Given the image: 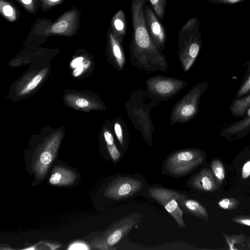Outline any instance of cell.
<instances>
[{"label":"cell","mask_w":250,"mask_h":250,"mask_svg":"<svg viewBox=\"0 0 250 250\" xmlns=\"http://www.w3.org/2000/svg\"><path fill=\"white\" fill-rule=\"evenodd\" d=\"M200 21L197 17L188 19L178 33L179 54L183 61L189 66L197 57L201 48V34Z\"/></svg>","instance_id":"cell-1"},{"label":"cell","mask_w":250,"mask_h":250,"mask_svg":"<svg viewBox=\"0 0 250 250\" xmlns=\"http://www.w3.org/2000/svg\"><path fill=\"white\" fill-rule=\"evenodd\" d=\"M204 159L201 151L194 149L177 151L171 154L163 165V173L175 177L188 175L200 165Z\"/></svg>","instance_id":"cell-2"},{"label":"cell","mask_w":250,"mask_h":250,"mask_svg":"<svg viewBox=\"0 0 250 250\" xmlns=\"http://www.w3.org/2000/svg\"><path fill=\"white\" fill-rule=\"evenodd\" d=\"M137 214H130L113 223L102 237L92 240V248L105 250L116 249L113 246L126 235L139 222Z\"/></svg>","instance_id":"cell-3"},{"label":"cell","mask_w":250,"mask_h":250,"mask_svg":"<svg viewBox=\"0 0 250 250\" xmlns=\"http://www.w3.org/2000/svg\"><path fill=\"white\" fill-rule=\"evenodd\" d=\"M177 191L163 187H153L149 189V196L164 207L172 216L178 226L185 228L183 211L177 200Z\"/></svg>","instance_id":"cell-4"},{"label":"cell","mask_w":250,"mask_h":250,"mask_svg":"<svg viewBox=\"0 0 250 250\" xmlns=\"http://www.w3.org/2000/svg\"><path fill=\"white\" fill-rule=\"evenodd\" d=\"M141 180L128 176H119L111 181L105 188L104 195L108 198L119 200L130 197L142 188Z\"/></svg>","instance_id":"cell-5"},{"label":"cell","mask_w":250,"mask_h":250,"mask_svg":"<svg viewBox=\"0 0 250 250\" xmlns=\"http://www.w3.org/2000/svg\"><path fill=\"white\" fill-rule=\"evenodd\" d=\"M60 143L59 136L51 137L37 154L32 168L38 180H42L45 177L49 167L55 159Z\"/></svg>","instance_id":"cell-6"},{"label":"cell","mask_w":250,"mask_h":250,"mask_svg":"<svg viewBox=\"0 0 250 250\" xmlns=\"http://www.w3.org/2000/svg\"><path fill=\"white\" fill-rule=\"evenodd\" d=\"M144 13L146 27L150 37L156 47L162 50L167 39L166 29L150 3H146Z\"/></svg>","instance_id":"cell-7"},{"label":"cell","mask_w":250,"mask_h":250,"mask_svg":"<svg viewBox=\"0 0 250 250\" xmlns=\"http://www.w3.org/2000/svg\"><path fill=\"white\" fill-rule=\"evenodd\" d=\"M181 82L178 83L170 79L155 78L149 82V88L158 96L166 97L174 94L181 87Z\"/></svg>","instance_id":"cell-8"},{"label":"cell","mask_w":250,"mask_h":250,"mask_svg":"<svg viewBox=\"0 0 250 250\" xmlns=\"http://www.w3.org/2000/svg\"><path fill=\"white\" fill-rule=\"evenodd\" d=\"M77 174L71 169L62 166H56L49 179V183L55 186H68L74 183Z\"/></svg>","instance_id":"cell-9"},{"label":"cell","mask_w":250,"mask_h":250,"mask_svg":"<svg viewBox=\"0 0 250 250\" xmlns=\"http://www.w3.org/2000/svg\"><path fill=\"white\" fill-rule=\"evenodd\" d=\"M177 200L182 209L196 217L203 218L208 217V214L205 208L198 201L188 198L185 195L178 192Z\"/></svg>","instance_id":"cell-10"},{"label":"cell","mask_w":250,"mask_h":250,"mask_svg":"<svg viewBox=\"0 0 250 250\" xmlns=\"http://www.w3.org/2000/svg\"><path fill=\"white\" fill-rule=\"evenodd\" d=\"M190 183L194 188L205 191H212L215 187L211 173L208 169H203L194 175Z\"/></svg>","instance_id":"cell-11"},{"label":"cell","mask_w":250,"mask_h":250,"mask_svg":"<svg viewBox=\"0 0 250 250\" xmlns=\"http://www.w3.org/2000/svg\"><path fill=\"white\" fill-rule=\"evenodd\" d=\"M112 33L122 43L127 32V21L124 11L119 10L112 19Z\"/></svg>","instance_id":"cell-12"},{"label":"cell","mask_w":250,"mask_h":250,"mask_svg":"<svg viewBox=\"0 0 250 250\" xmlns=\"http://www.w3.org/2000/svg\"><path fill=\"white\" fill-rule=\"evenodd\" d=\"M108 37L111 54L116 62L122 68L125 62L123 43L114 36L111 31L108 32Z\"/></svg>","instance_id":"cell-13"},{"label":"cell","mask_w":250,"mask_h":250,"mask_svg":"<svg viewBox=\"0 0 250 250\" xmlns=\"http://www.w3.org/2000/svg\"><path fill=\"white\" fill-rule=\"evenodd\" d=\"M200 91L196 89L194 91L191 100L184 102V104L178 107L179 115L182 119H188L194 115L197 111V101L200 96Z\"/></svg>","instance_id":"cell-14"},{"label":"cell","mask_w":250,"mask_h":250,"mask_svg":"<svg viewBox=\"0 0 250 250\" xmlns=\"http://www.w3.org/2000/svg\"><path fill=\"white\" fill-rule=\"evenodd\" d=\"M104 138L112 160L115 163L117 162L120 160L121 155L114 143L112 134L108 131H105L104 132Z\"/></svg>","instance_id":"cell-15"},{"label":"cell","mask_w":250,"mask_h":250,"mask_svg":"<svg viewBox=\"0 0 250 250\" xmlns=\"http://www.w3.org/2000/svg\"><path fill=\"white\" fill-rule=\"evenodd\" d=\"M250 106V94L235 101L231 106V112L236 115H242Z\"/></svg>","instance_id":"cell-16"},{"label":"cell","mask_w":250,"mask_h":250,"mask_svg":"<svg viewBox=\"0 0 250 250\" xmlns=\"http://www.w3.org/2000/svg\"><path fill=\"white\" fill-rule=\"evenodd\" d=\"M46 70L45 69L42 71L30 80L20 91V95H25L35 88L46 75Z\"/></svg>","instance_id":"cell-17"},{"label":"cell","mask_w":250,"mask_h":250,"mask_svg":"<svg viewBox=\"0 0 250 250\" xmlns=\"http://www.w3.org/2000/svg\"><path fill=\"white\" fill-rule=\"evenodd\" d=\"M154 13L161 21L165 15L167 0H148Z\"/></svg>","instance_id":"cell-18"},{"label":"cell","mask_w":250,"mask_h":250,"mask_svg":"<svg viewBox=\"0 0 250 250\" xmlns=\"http://www.w3.org/2000/svg\"><path fill=\"white\" fill-rule=\"evenodd\" d=\"M211 167L214 174L217 179L220 181L223 180L225 177V169L221 162L215 160L212 162Z\"/></svg>","instance_id":"cell-19"},{"label":"cell","mask_w":250,"mask_h":250,"mask_svg":"<svg viewBox=\"0 0 250 250\" xmlns=\"http://www.w3.org/2000/svg\"><path fill=\"white\" fill-rule=\"evenodd\" d=\"M250 125V115L246 119L240 121L234 125L229 128L227 132L229 133H235L242 130Z\"/></svg>","instance_id":"cell-20"},{"label":"cell","mask_w":250,"mask_h":250,"mask_svg":"<svg viewBox=\"0 0 250 250\" xmlns=\"http://www.w3.org/2000/svg\"><path fill=\"white\" fill-rule=\"evenodd\" d=\"M68 26L67 22L62 20L54 24L52 27V31L54 33H61L64 32Z\"/></svg>","instance_id":"cell-21"},{"label":"cell","mask_w":250,"mask_h":250,"mask_svg":"<svg viewBox=\"0 0 250 250\" xmlns=\"http://www.w3.org/2000/svg\"><path fill=\"white\" fill-rule=\"evenodd\" d=\"M75 107L80 108H86L91 106V103L87 99L83 97H76L73 100Z\"/></svg>","instance_id":"cell-22"},{"label":"cell","mask_w":250,"mask_h":250,"mask_svg":"<svg viewBox=\"0 0 250 250\" xmlns=\"http://www.w3.org/2000/svg\"><path fill=\"white\" fill-rule=\"evenodd\" d=\"M218 204L221 208L228 209L234 208L236 204L233 199L224 198L220 200Z\"/></svg>","instance_id":"cell-23"},{"label":"cell","mask_w":250,"mask_h":250,"mask_svg":"<svg viewBox=\"0 0 250 250\" xmlns=\"http://www.w3.org/2000/svg\"><path fill=\"white\" fill-rule=\"evenodd\" d=\"M250 90V74L247 78L240 90L238 91L237 96L240 97Z\"/></svg>","instance_id":"cell-24"},{"label":"cell","mask_w":250,"mask_h":250,"mask_svg":"<svg viewBox=\"0 0 250 250\" xmlns=\"http://www.w3.org/2000/svg\"><path fill=\"white\" fill-rule=\"evenodd\" d=\"M210 3L227 5H234L246 0H208Z\"/></svg>","instance_id":"cell-25"},{"label":"cell","mask_w":250,"mask_h":250,"mask_svg":"<svg viewBox=\"0 0 250 250\" xmlns=\"http://www.w3.org/2000/svg\"><path fill=\"white\" fill-rule=\"evenodd\" d=\"M88 61L83 62L79 65H78L73 71V75L75 77L79 76L86 69L89 65Z\"/></svg>","instance_id":"cell-26"},{"label":"cell","mask_w":250,"mask_h":250,"mask_svg":"<svg viewBox=\"0 0 250 250\" xmlns=\"http://www.w3.org/2000/svg\"><path fill=\"white\" fill-rule=\"evenodd\" d=\"M114 130L118 141H119L121 145L123 146L124 144L123 131L121 126L119 123H116V124H115Z\"/></svg>","instance_id":"cell-27"},{"label":"cell","mask_w":250,"mask_h":250,"mask_svg":"<svg viewBox=\"0 0 250 250\" xmlns=\"http://www.w3.org/2000/svg\"><path fill=\"white\" fill-rule=\"evenodd\" d=\"M68 250H89L88 246L83 242H75L71 244L67 249Z\"/></svg>","instance_id":"cell-28"},{"label":"cell","mask_w":250,"mask_h":250,"mask_svg":"<svg viewBox=\"0 0 250 250\" xmlns=\"http://www.w3.org/2000/svg\"><path fill=\"white\" fill-rule=\"evenodd\" d=\"M250 176V160L244 165L242 170V176L243 179H247Z\"/></svg>","instance_id":"cell-29"},{"label":"cell","mask_w":250,"mask_h":250,"mask_svg":"<svg viewBox=\"0 0 250 250\" xmlns=\"http://www.w3.org/2000/svg\"><path fill=\"white\" fill-rule=\"evenodd\" d=\"M235 222L244 225L250 226V218H238L234 219Z\"/></svg>","instance_id":"cell-30"},{"label":"cell","mask_w":250,"mask_h":250,"mask_svg":"<svg viewBox=\"0 0 250 250\" xmlns=\"http://www.w3.org/2000/svg\"><path fill=\"white\" fill-rule=\"evenodd\" d=\"M3 12L5 16L9 17L13 14V9L10 5H6L3 8Z\"/></svg>","instance_id":"cell-31"},{"label":"cell","mask_w":250,"mask_h":250,"mask_svg":"<svg viewBox=\"0 0 250 250\" xmlns=\"http://www.w3.org/2000/svg\"><path fill=\"white\" fill-rule=\"evenodd\" d=\"M83 60V58L82 57L77 58L73 60L71 63V66L73 68H76L78 65H79Z\"/></svg>","instance_id":"cell-32"},{"label":"cell","mask_w":250,"mask_h":250,"mask_svg":"<svg viewBox=\"0 0 250 250\" xmlns=\"http://www.w3.org/2000/svg\"><path fill=\"white\" fill-rule=\"evenodd\" d=\"M22 1L26 4H28L29 3H30L32 1V0H21Z\"/></svg>","instance_id":"cell-33"},{"label":"cell","mask_w":250,"mask_h":250,"mask_svg":"<svg viewBox=\"0 0 250 250\" xmlns=\"http://www.w3.org/2000/svg\"><path fill=\"white\" fill-rule=\"evenodd\" d=\"M49 0L51 1L55 2V1H58L59 0Z\"/></svg>","instance_id":"cell-34"}]
</instances>
